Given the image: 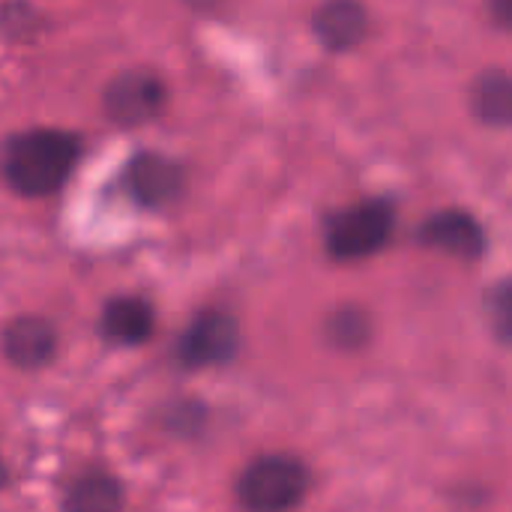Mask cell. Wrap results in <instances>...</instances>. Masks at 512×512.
I'll list each match as a JSON object with an SVG mask.
<instances>
[{
    "label": "cell",
    "instance_id": "obj_1",
    "mask_svg": "<svg viewBox=\"0 0 512 512\" xmlns=\"http://www.w3.org/2000/svg\"><path fill=\"white\" fill-rule=\"evenodd\" d=\"M78 138L60 129H30L12 135L3 153L6 183L24 198L54 195L75 171Z\"/></svg>",
    "mask_w": 512,
    "mask_h": 512
},
{
    "label": "cell",
    "instance_id": "obj_2",
    "mask_svg": "<svg viewBox=\"0 0 512 512\" xmlns=\"http://www.w3.org/2000/svg\"><path fill=\"white\" fill-rule=\"evenodd\" d=\"M309 468L288 453L252 459L237 477V504L246 512H291L309 495Z\"/></svg>",
    "mask_w": 512,
    "mask_h": 512
},
{
    "label": "cell",
    "instance_id": "obj_3",
    "mask_svg": "<svg viewBox=\"0 0 512 512\" xmlns=\"http://www.w3.org/2000/svg\"><path fill=\"white\" fill-rule=\"evenodd\" d=\"M396 228V210L384 198L339 210L327 225V252L336 261H360L381 252Z\"/></svg>",
    "mask_w": 512,
    "mask_h": 512
},
{
    "label": "cell",
    "instance_id": "obj_4",
    "mask_svg": "<svg viewBox=\"0 0 512 512\" xmlns=\"http://www.w3.org/2000/svg\"><path fill=\"white\" fill-rule=\"evenodd\" d=\"M240 348L237 321L222 309L198 312L177 342V357L186 369H210L234 360Z\"/></svg>",
    "mask_w": 512,
    "mask_h": 512
},
{
    "label": "cell",
    "instance_id": "obj_5",
    "mask_svg": "<svg viewBox=\"0 0 512 512\" xmlns=\"http://www.w3.org/2000/svg\"><path fill=\"white\" fill-rule=\"evenodd\" d=\"M165 105V84L150 72H123L105 90V111L120 126H141Z\"/></svg>",
    "mask_w": 512,
    "mask_h": 512
},
{
    "label": "cell",
    "instance_id": "obj_6",
    "mask_svg": "<svg viewBox=\"0 0 512 512\" xmlns=\"http://www.w3.org/2000/svg\"><path fill=\"white\" fill-rule=\"evenodd\" d=\"M123 183L141 207H168L180 198L186 177L177 162L159 153H141L129 162Z\"/></svg>",
    "mask_w": 512,
    "mask_h": 512
},
{
    "label": "cell",
    "instance_id": "obj_7",
    "mask_svg": "<svg viewBox=\"0 0 512 512\" xmlns=\"http://www.w3.org/2000/svg\"><path fill=\"white\" fill-rule=\"evenodd\" d=\"M420 240L432 249H441V252L465 258V261L480 258L486 249L480 222L462 210H444V213L426 219V225L420 228Z\"/></svg>",
    "mask_w": 512,
    "mask_h": 512
},
{
    "label": "cell",
    "instance_id": "obj_8",
    "mask_svg": "<svg viewBox=\"0 0 512 512\" xmlns=\"http://www.w3.org/2000/svg\"><path fill=\"white\" fill-rule=\"evenodd\" d=\"M3 351L12 366L39 369V366L51 363V357L57 351V333H54L51 321L36 318V315H21L3 333Z\"/></svg>",
    "mask_w": 512,
    "mask_h": 512
},
{
    "label": "cell",
    "instance_id": "obj_9",
    "mask_svg": "<svg viewBox=\"0 0 512 512\" xmlns=\"http://www.w3.org/2000/svg\"><path fill=\"white\" fill-rule=\"evenodd\" d=\"M156 327V315L153 306L144 297H114L99 318V330L108 342L123 345V348H135L141 342H147L153 336Z\"/></svg>",
    "mask_w": 512,
    "mask_h": 512
},
{
    "label": "cell",
    "instance_id": "obj_10",
    "mask_svg": "<svg viewBox=\"0 0 512 512\" xmlns=\"http://www.w3.org/2000/svg\"><path fill=\"white\" fill-rule=\"evenodd\" d=\"M318 39L333 51H348L366 36V9L357 0H330L315 15Z\"/></svg>",
    "mask_w": 512,
    "mask_h": 512
},
{
    "label": "cell",
    "instance_id": "obj_11",
    "mask_svg": "<svg viewBox=\"0 0 512 512\" xmlns=\"http://www.w3.org/2000/svg\"><path fill=\"white\" fill-rule=\"evenodd\" d=\"M66 512H120L123 510V486L108 471H84L78 474L63 498Z\"/></svg>",
    "mask_w": 512,
    "mask_h": 512
},
{
    "label": "cell",
    "instance_id": "obj_12",
    "mask_svg": "<svg viewBox=\"0 0 512 512\" xmlns=\"http://www.w3.org/2000/svg\"><path fill=\"white\" fill-rule=\"evenodd\" d=\"M474 111L486 126H512V75L486 72L474 87Z\"/></svg>",
    "mask_w": 512,
    "mask_h": 512
},
{
    "label": "cell",
    "instance_id": "obj_13",
    "mask_svg": "<svg viewBox=\"0 0 512 512\" xmlns=\"http://www.w3.org/2000/svg\"><path fill=\"white\" fill-rule=\"evenodd\" d=\"M369 333H372V324H369V315L357 306H345V309H336L327 321V339L333 348H342V351H357L369 342Z\"/></svg>",
    "mask_w": 512,
    "mask_h": 512
},
{
    "label": "cell",
    "instance_id": "obj_14",
    "mask_svg": "<svg viewBox=\"0 0 512 512\" xmlns=\"http://www.w3.org/2000/svg\"><path fill=\"white\" fill-rule=\"evenodd\" d=\"M492 324H495L498 336L507 345H512V279L504 282L492 297Z\"/></svg>",
    "mask_w": 512,
    "mask_h": 512
},
{
    "label": "cell",
    "instance_id": "obj_15",
    "mask_svg": "<svg viewBox=\"0 0 512 512\" xmlns=\"http://www.w3.org/2000/svg\"><path fill=\"white\" fill-rule=\"evenodd\" d=\"M489 12L498 27L512 30V0H489Z\"/></svg>",
    "mask_w": 512,
    "mask_h": 512
}]
</instances>
